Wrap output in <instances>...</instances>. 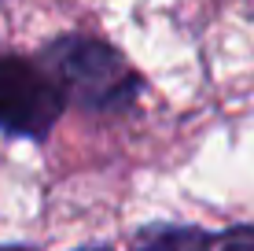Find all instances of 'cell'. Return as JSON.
Segmentation results:
<instances>
[{"label":"cell","mask_w":254,"mask_h":251,"mask_svg":"<svg viewBox=\"0 0 254 251\" xmlns=\"http://www.w3.org/2000/svg\"><path fill=\"white\" fill-rule=\"evenodd\" d=\"M66 100L37 56L0 52V133L15 141H48Z\"/></svg>","instance_id":"cell-2"},{"label":"cell","mask_w":254,"mask_h":251,"mask_svg":"<svg viewBox=\"0 0 254 251\" xmlns=\"http://www.w3.org/2000/svg\"><path fill=\"white\" fill-rule=\"evenodd\" d=\"M126 251H254V226H229V229H203V226H173L151 222L129 237Z\"/></svg>","instance_id":"cell-3"},{"label":"cell","mask_w":254,"mask_h":251,"mask_svg":"<svg viewBox=\"0 0 254 251\" xmlns=\"http://www.w3.org/2000/svg\"><path fill=\"white\" fill-rule=\"evenodd\" d=\"M77 251H111V248H77Z\"/></svg>","instance_id":"cell-4"},{"label":"cell","mask_w":254,"mask_h":251,"mask_svg":"<svg viewBox=\"0 0 254 251\" xmlns=\"http://www.w3.org/2000/svg\"><path fill=\"white\" fill-rule=\"evenodd\" d=\"M37 63L59 85L66 107L89 111V115H122L140 100L144 74L126 56L89 33H63L37 52Z\"/></svg>","instance_id":"cell-1"}]
</instances>
